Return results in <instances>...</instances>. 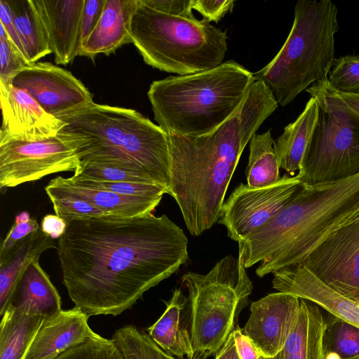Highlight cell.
<instances>
[{"label": "cell", "mask_w": 359, "mask_h": 359, "mask_svg": "<svg viewBox=\"0 0 359 359\" xmlns=\"http://www.w3.org/2000/svg\"><path fill=\"white\" fill-rule=\"evenodd\" d=\"M147 6L163 13L191 18L192 0H142Z\"/></svg>", "instance_id": "cell-40"}, {"label": "cell", "mask_w": 359, "mask_h": 359, "mask_svg": "<svg viewBox=\"0 0 359 359\" xmlns=\"http://www.w3.org/2000/svg\"><path fill=\"white\" fill-rule=\"evenodd\" d=\"M71 182L83 187L104 189L116 194L135 196H161L168 194L165 188L158 184L128 182H94V181H72Z\"/></svg>", "instance_id": "cell-36"}, {"label": "cell", "mask_w": 359, "mask_h": 359, "mask_svg": "<svg viewBox=\"0 0 359 359\" xmlns=\"http://www.w3.org/2000/svg\"><path fill=\"white\" fill-rule=\"evenodd\" d=\"M273 274L272 286L278 292L316 304L330 314L359 327V305L327 285L302 263L285 267Z\"/></svg>", "instance_id": "cell-17"}, {"label": "cell", "mask_w": 359, "mask_h": 359, "mask_svg": "<svg viewBox=\"0 0 359 359\" xmlns=\"http://www.w3.org/2000/svg\"><path fill=\"white\" fill-rule=\"evenodd\" d=\"M325 359H359V327L332 315L323 337Z\"/></svg>", "instance_id": "cell-29"}, {"label": "cell", "mask_w": 359, "mask_h": 359, "mask_svg": "<svg viewBox=\"0 0 359 359\" xmlns=\"http://www.w3.org/2000/svg\"><path fill=\"white\" fill-rule=\"evenodd\" d=\"M254 74L234 60L196 74L154 81L147 95L154 120L165 132L207 135L240 107Z\"/></svg>", "instance_id": "cell-5"}, {"label": "cell", "mask_w": 359, "mask_h": 359, "mask_svg": "<svg viewBox=\"0 0 359 359\" xmlns=\"http://www.w3.org/2000/svg\"><path fill=\"white\" fill-rule=\"evenodd\" d=\"M12 85L26 91L48 114L57 117L93 103V95L70 72L50 62L20 71Z\"/></svg>", "instance_id": "cell-13"}, {"label": "cell", "mask_w": 359, "mask_h": 359, "mask_svg": "<svg viewBox=\"0 0 359 359\" xmlns=\"http://www.w3.org/2000/svg\"><path fill=\"white\" fill-rule=\"evenodd\" d=\"M53 180L68 192L93 203L107 216L133 217L151 214L162 199L161 196H126L83 187L60 176Z\"/></svg>", "instance_id": "cell-24"}, {"label": "cell", "mask_w": 359, "mask_h": 359, "mask_svg": "<svg viewBox=\"0 0 359 359\" xmlns=\"http://www.w3.org/2000/svg\"><path fill=\"white\" fill-rule=\"evenodd\" d=\"M45 191L53 204L55 215L67 224L74 219L107 216L93 203L66 191L53 180L46 186Z\"/></svg>", "instance_id": "cell-31"}, {"label": "cell", "mask_w": 359, "mask_h": 359, "mask_svg": "<svg viewBox=\"0 0 359 359\" xmlns=\"http://www.w3.org/2000/svg\"><path fill=\"white\" fill-rule=\"evenodd\" d=\"M30 65L0 24V92L8 91L17 74Z\"/></svg>", "instance_id": "cell-33"}, {"label": "cell", "mask_w": 359, "mask_h": 359, "mask_svg": "<svg viewBox=\"0 0 359 359\" xmlns=\"http://www.w3.org/2000/svg\"><path fill=\"white\" fill-rule=\"evenodd\" d=\"M301 263L327 285L359 305V221L337 229Z\"/></svg>", "instance_id": "cell-12"}, {"label": "cell", "mask_w": 359, "mask_h": 359, "mask_svg": "<svg viewBox=\"0 0 359 359\" xmlns=\"http://www.w3.org/2000/svg\"><path fill=\"white\" fill-rule=\"evenodd\" d=\"M235 0H192V8L208 22H219L227 13L232 12Z\"/></svg>", "instance_id": "cell-37"}, {"label": "cell", "mask_w": 359, "mask_h": 359, "mask_svg": "<svg viewBox=\"0 0 359 359\" xmlns=\"http://www.w3.org/2000/svg\"><path fill=\"white\" fill-rule=\"evenodd\" d=\"M40 229L41 227H39L36 219L34 218H31L29 221L21 224L13 223L1 243L0 257L8 252L20 241Z\"/></svg>", "instance_id": "cell-39"}, {"label": "cell", "mask_w": 359, "mask_h": 359, "mask_svg": "<svg viewBox=\"0 0 359 359\" xmlns=\"http://www.w3.org/2000/svg\"><path fill=\"white\" fill-rule=\"evenodd\" d=\"M104 1L105 0H85L81 22L82 47L100 19Z\"/></svg>", "instance_id": "cell-38"}, {"label": "cell", "mask_w": 359, "mask_h": 359, "mask_svg": "<svg viewBox=\"0 0 359 359\" xmlns=\"http://www.w3.org/2000/svg\"><path fill=\"white\" fill-rule=\"evenodd\" d=\"M16 32L30 64L52 53L47 35L32 0H6Z\"/></svg>", "instance_id": "cell-27"}, {"label": "cell", "mask_w": 359, "mask_h": 359, "mask_svg": "<svg viewBox=\"0 0 359 359\" xmlns=\"http://www.w3.org/2000/svg\"><path fill=\"white\" fill-rule=\"evenodd\" d=\"M358 221H359V209L348 217L342 226Z\"/></svg>", "instance_id": "cell-47"}, {"label": "cell", "mask_w": 359, "mask_h": 359, "mask_svg": "<svg viewBox=\"0 0 359 359\" xmlns=\"http://www.w3.org/2000/svg\"><path fill=\"white\" fill-rule=\"evenodd\" d=\"M89 316L74 306L48 320L38 332L25 359H55L98 334L90 327Z\"/></svg>", "instance_id": "cell-18"}, {"label": "cell", "mask_w": 359, "mask_h": 359, "mask_svg": "<svg viewBox=\"0 0 359 359\" xmlns=\"http://www.w3.org/2000/svg\"><path fill=\"white\" fill-rule=\"evenodd\" d=\"M318 115V100L311 97L304 109L274 143V150L280 168L292 176L299 170L306 146L310 140Z\"/></svg>", "instance_id": "cell-25"}, {"label": "cell", "mask_w": 359, "mask_h": 359, "mask_svg": "<svg viewBox=\"0 0 359 359\" xmlns=\"http://www.w3.org/2000/svg\"><path fill=\"white\" fill-rule=\"evenodd\" d=\"M0 137L36 140L57 135L65 123L47 113L26 91L12 86L0 92Z\"/></svg>", "instance_id": "cell-15"}, {"label": "cell", "mask_w": 359, "mask_h": 359, "mask_svg": "<svg viewBox=\"0 0 359 359\" xmlns=\"http://www.w3.org/2000/svg\"><path fill=\"white\" fill-rule=\"evenodd\" d=\"M45 29L55 62L66 65L82 48L81 22L85 0H32Z\"/></svg>", "instance_id": "cell-16"}, {"label": "cell", "mask_w": 359, "mask_h": 359, "mask_svg": "<svg viewBox=\"0 0 359 359\" xmlns=\"http://www.w3.org/2000/svg\"><path fill=\"white\" fill-rule=\"evenodd\" d=\"M55 359L125 358L112 339H106L98 334L65 351Z\"/></svg>", "instance_id": "cell-35"}, {"label": "cell", "mask_w": 359, "mask_h": 359, "mask_svg": "<svg viewBox=\"0 0 359 359\" xmlns=\"http://www.w3.org/2000/svg\"><path fill=\"white\" fill-rule=\"evenodd\" d=\"M274 143L271 130L261 134L255 133L250 139L248 163L245 170L249 187H268L280 179Z\"/></svg>", "instance_id": "cell-28"}, {"label": "cell", "mask_w": 359, "mask_h": 359, "mask_svg": "<svg viewBox=\"0 0 359 359\" xmlns=\"http://www.w3.org/2000/svg\"><path fill=\"white\" fill-rule=\"evenodd\" d=\"M57 245L41 229L20 241L4 255L0 257V316L7 306L12 290L21 273L41 255Z\"/></svg>", "instance_id": "cell-23"}, {"label": "cell", "mask_w": 359, "mask_h": 359, "mask_svg": "<svg viewBox=\"0 0 359 359\" xmlns=\"http://www.w3.org/2000/svg\"><path fill=\"white\" fill-rule=\"evenodd\" d=\"M189 292L186 310L193 348L191 359L215 355L238 327L253 285L241 254L227 255L206 274L189 271L181 278Z\"/></svg>", "instance_id": "cell-8"}, {"label": "cell", "mask_w": 359, "mask_h": 359, "mask_svg": "<svg viewBox=\"0 0 359 359\" xmlns=\"http://www.w3.org/2000/svg\"><path fill=\"white\" fill-rule=\"evenodd\" d=\"M325 326L320 309L300 299L297 323L283 348L273 357L259 359H325L323 345Z\"/></svg>", "instance_id": "cell-21"}, {"label": "cell", "mask_w": 359, "mask_h": 359, "mask_svg": "<svg viewBox=\"0 0 359 359\" xmlns=\"http://www.w3.org/2000/svg\"><path fill=\"white\" fill-rule=\"evenodd\" d=\"M66 228L67 222L57 215H46L41 224V230L53 239H59Z\"/></svg>", "instance_id": "cell-43"}, {"label": "cell", "mask_w": 359, "mask_h": 359, "mask_svg": "<svg viewBox=\"0 0 359 359\" xmlns=\"http://www.w3.org/2000/svg\"><path fill=\"white\" fill-rule=\"evenodd\" d=\"M215 359H239L233 334L230 335L223 347L215 355Z\"/></svg>", "instance_id": "cell-45"}, {"label": "cell", "mask_w": 359, "mask_h": 359, "mask_svg": "<svg viewBox=\"0 0 359 359\" xmlns=\"http://www.w3.org/2000/svg\"><path fill=\"white\" fill-rule=\"evenodd\" d=\"M61 304L57 289L39 260H36L32 262L20 276L4 311L13 309L50 319L62 311Z\"/></svg>", "instance_id": "cell-19"}, {"label": "cell", "mask_w": 359, "mask_h": 359, "mask_svg": "<svg viewBox=\"0 0 359 359\" xmlns=\"http://www.w3.org/2000/svg\"><path fill=\"white\" fill-rule=\"evenodd\" d=\"M232 334L239 359H259L260 354L242 329L238 327Z\"/></svg>", "instance_id": "cell-41"}, {"label": "cell", "mask_w": 359, "mask_h": 359, "mask_svg": "<svg viewBox=\"0 0 359 359\" xmlns=\"http://www.w3.org/2000/svg\"><path fill=\"white\" fill-rule=\"evenodd\" d=\"M0 359H25L34 338L49 319L13 309L1 316Z\"/></svg>", "instance_id": "cell-26"}, {"label": "cell", "mask_w": 359, "mask_h": 359, "mask_svg": "<svg viewBox=\"0 0 359 359\" xmlns=\"http://www.w3.org/2000/svg\"><path fill=\"white\" fill-rule=\"evenodd\" d=\"M83 142L82 136L63 131L36 140L0 137L1 190L50 174L75 170Z\"/></svg>", "instance_id": "cell-10"}, {"label": "cell", "mask_w": 359, "mask_h": 359, "mask_svg": "<svg viewBox=\"0 0 359 359\" xmlns=\"http://www.w3.org/2000/svg\"><path fill=\"white\" fill-rule=\"evenodd\" d=\"M137 0H105L100 20L83 46L79 56L107 55L132 43L130 24Z\"/></svg>", "instance_id": "cell-20"}, {"label": "cell", "mask_w": 359, "mask_h": 359, "mask_svg": "<svg viewBox=\"0 0 359 359\" xmlns=\"http://www.w3.org/2000/svg\"><path fill=\"white\" fill-rule=\"evenodd\" d=\"M272 113L263 97L248 93L238 110L211 133L200 137L168 134V194L177 203L191 235L198 236L218 222L241 156Z\"/></svg>", "instance_id": "cell-2"}, {"label": "cell", "mask_w": 359, "mask_h": 359, "mask_svg": "<svg viewBox=\"0 0 359 359\" xmlns=\"http://www.w3.org/2000/svg\"><path fill=\"white\" fill-rule=\"evenodd\" d=\"M330 88L332 94L339 101H341L349 109L359 115V95L338 93L334 91L330 86Z\"/></svg>", "instance_id": "cell-44"}, {"label": "cell", "mask_w": 359, "mask_h": 359, "mask_svg": "<svg viewBox=\"0 0 359 359\" xmlns=\"http://www.w3.org/2000/svg\"><path fill=\"white\" fill-rule=\"evenodd\" d=\"M306 91L318 100V115L296 176L315 184L359 173V115L332 94L327 79Z\"/></svg>", "instance_id": "cell-9"}, {"label": "cell", "mask_w": 359, "mask_h": 359, "mask_svg": "<svg viewBox=\"0 0 359 359\" xmlns=\"http://www.w3.org/2000/svg\"><path fill=\"white\" fill-rule=\"evenodd\" d=\"M60 131L84 138L79 163L95 162L140 173L169 191L171 157L168 135L132 109L95 102L57 117Z\"/></svg>", "instance_id": "cell-4"}, {"label": "cell", "mask_w": 359, "mask_h": 359, "mask_svg": "<svg viewBox=\"0 0 359 359\" xmlns=\"http://www.w3.org/2000/svg\"><path fill=\"white\" fill-rule=\"evenodd\" d=\"M300 299L292 294H269L250 304L243 332L261 356L271 358L283 348L299 313Z\"/></svg>", "instance_id": "cell-14"}, {"label": "cell", "mask_w": 359, "mask_h": 359, "mask_svg": "<svg viewBox=\"0 0 359 359\" xmlns=\"http://www.w3.org/2000/svg\"><path fill=\"white\" fill-rule=\"evenodd\" d=\"M30 219H31V217H30L29 214L26 211H23L15 216L14 223L15 224H21L23 222H28Z\"/></svg>", "instance_id": "cell-46"}, {"label": "cell", "mask_w": 359, "mask_h": 359, "mask_svg": "<svg viewBox=\"0 0 359 359\" xmlns=\"http://www.w3.org/2000/svg\"><path fill=\"white\" fill-rule=\"evenodd\" d=\"M188 298L180 288L175 287L171 298L165 302L162 316L147 328L148 334L163 350L180 358L191 359L193 348L184 316Z\"/></svg>", "instance_id": "cell-22"}, {"label": "cell", "mask_w": 359, "mask_h": 359, "mask_svg": "<svg viewBox=\"0 0 359 359\" xmlns=\"http://www.w3.org/2000/svg\"><path fill=\"white\" fill-rule=\"evenodd\" d=\"M359 209V173L315 184H302L296 194L268 222L238 243L245 269L259 263L262 278L301 263Z\"/></svg>", "instance_id": "cell-3"}, {"label": "cell", "mask_w": 359, "mask_h": 359, "mask_svg": "<svg viewBox=\"0 0 359 359\" xmlns=\"http://www.w3.org/2000/svg\"><path fill=\"white\" fill-rule=\"evenodd\" d=\"M69 178L76 182H128L154 184L147 177L137 172L95 162L79 163L74 175Z\"/></svg>", "instance_id": "cell-32"}, {"label": "cell", "mask_w": 359, "mask_h": 359, "mask_svg": "<svg viewBox=\"0 0 359 359\" xmlns=\"http://www.w3.org/2000/svg\"><path fill=\"white\" fill-rule=\"evenodd\" d=\"M188 243L166 215L106 216L67 223L57 251L74 306L116 316L189 262Z\"/></svg>", "instance_id": "cell-1"}, {"label": "cell", "mask_w": 359, "mask_h": 359, "mask_svg": "<svg viewBox=\"0 0 359 359\" xmlns=\"http://www.w3.org/2000/svg\"><path fill=\"white\" fill-rule=\"evenodd\" d=\"M130 34L145 63L178 76L218 66L227 50L226 32L207 20L163 13L142 0L133 8Z\"/></svg>", "instance_id": "cell-7"}, {"label": "cell", "mask_w": 359, "mask_h": 359, "mask_svg": "<svg viewBox=\"0 0 359 359\" xmlns=\"http://www.w3.org/2000/svg\"><path fill=\"white\" fill-rule=\"evenodd\" d=\"M0 24L3 25L4 28L6 31L11 41L27 59L23 47L14 26L10 9L6 0H0Z\"/></svg>", "instance_id": "cell-42"}, {"label": "cell", "mask_w": 359, "mask_h": 359, "mask_svg": "<svg viewBox=\"0 0 359 359\" xmlns=\"http://www.w3.org/2000/svg\"><path fill=\"white\" fill-rule=\"evenodd\" d=\"M301 187L297 176L285 175L274 184L252 188L240 184L224 202L219 224L238 243L268 222L283 208Z\"/></svg>", "instance_id": "cell-11"}, {"label": "cell", "mask_w": 359, "mask_h": 359, "mask_svg": "<svg viewBox=\"0 0 359 359\" xmlns=\"http://www.w3.org/2000/svg\"><path fill=\"white\" fill-rule=\"evenodd\" d=\"M111 339L125 359H180L163 350L147 333L132 325L116 330Z\"/></svg>", "instance_id": "cell-30"}, {"label": "cell", "mask_w": 359, "mask_h": 359, "mask_svg": "<svg viewBox=\"0 0 359 359\" xmlns=\"http://www.w3.org/2000/svg\"><path fill=\"white\" fill-rule=\"evenodd\" d=\"M327 81L334 91L359 95V57L345 55L335 59Z\"/></svg>", "instance_id": "cell-34"}, {"label": "cell", "mask_w": 359, "mask_h": 359, "mask_svg": "<svg viewBox=\"0 0 359 359\" xmlns=\"http://www.w3.org/2000/svg\"><path fill=\"white\" fill-rule=\"evenodd\" d=\"M338 10L330 0H299L290 32L276 55L254 74L285 107L311 84L327 79L334 62Z\"/></svg>", "instance_id": "cell-6"}]
</instances>
